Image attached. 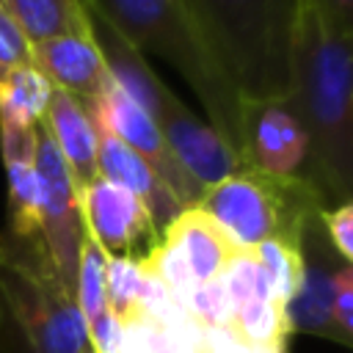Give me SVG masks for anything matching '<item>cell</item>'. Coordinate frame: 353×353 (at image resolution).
Masks as SVG:
<instances>
[{
  "mask_svg": "<svg viewBox=\"0 0 353 353\" xmlns=\"http://www.w3.org/2000/svg\"><path fill=\"white\" fill-rule=\"evenodd\" d=\"M317 218H320L323 234L331 243V248L336 251V256L350 265L353 262V204L342 201V204L325 207V210H320Z\"/></svg>",
  "mask_w": 353,
  "mask_h": 353,
  "instance_id": "603a6c76",
  "label": "cell"
},
{
  "mask_svg": "<svg viewBox=\"0 0 353 353\" xmlns=\"http://www.w3.org/2000/svg\"><path fill=\"white\" fill-rule=\"evenodd\" d=\"M83 232L108 256H127L146 262L160 245L163 232L154 226L149 210L124 188L97 176L77 193Z\"/></svg>",
  "mask_w": 353,
  "mask_h": 353,
  "instance_id": "52a82bcc",
  "label": "cell"
},
{
  "mask_svg": "<svg viewBox=\"0 0 353 353\" xmlns=\"http://www.w3.org/2000/svg\"><path fill=\"white\" fill-rule=\"evenodd\" d=\"M85 110L91 113L99 132L113 135L116 141H121L124 146L138 152L157 171V176L168 185V190L176 196V201L182 207H193L199 201L201 188H196L188 179V174L176 165V160L171 157V152L163 141V132H160L157 121L141 105H135L127 94H121L110 83V77H108L105 88L99 91V97Z\"/></svg>",
  "mask_w": 353,
  "mask_h": 353,
  "instance_id": "ba28073f",
  "label": "cell"
},
{
  "mask_svg": "<svg viewBox=\"0 0 353 353\" xmlns=\"http://www.w3.org/2000/svg\"><path fill=\"white\" fill-rule=\"evenodd\" d=\"M157 127L163 132V141L171 157L188 174V179L196 188H201V193L210 185L226 179L229 174L245 168L243 157L176 94L168 99V105L157 116Z\"/></svg>",
  "mask_w": 353,
  "mask_h": 353,
  "instance_id": "8fae6325",
  "label": "cell"
},
{
  "mask_svg": "<svg viewBox=\"0 0 353 353\" xmlns=\"http://www.w3.org/2000/svg\"><path fill=\"white\" fill-rule=\"evenodd\" d=\"M30 50H33V66L55 88L74 97L85 108L99 97V91L108 83V72L91 33L44 39L30 44Z\"/></svg>",
  "mask_w": 353,
  "mask_h": 353,
  "instance_id": "7c38bea8",
  "label": "cell"
},
{
  "mask_svg": "<svg viewBox=\"0 0 353 353\" xmlns=\"http://www.w3.org/2000/svg\"><path fill=\"white\" fill-rule=\"evenodd\" d=\"M97 174L127 193H132L152 215L154 226L165 232L174 218L185 210L176 196L168 190V185L157 176V171L130 146L116 141L113 135L99 132V146H97Z\"/></svg>",
  "mask_w": 353,
  "mask_h": 353,
  "instance_id": "4fadbf2b",
  "label": "cell"
},
{
  "mask_svg": "<svg viewBox=\"0 0 353 353\" xmlns=\"http://www.w3.org/2000/svg\"><path fill=\"white\" fill-rule=\"evenodd\" d=\"M185 312L204 328H215V331H229V323H232V312H229V298H226V290H223V281L215 279V281H207V284H199L188 303H185Z\"/></svg>",
  "mask_w": 353,
  "mask_h": 353,
  "instance_id": "7402d4cb",
  "label": "cell"
},
{
  "mask_svg": "<svg viewBox=\"0 0 353 353\" xmlns=\"http://www.w3.org/2000/svg\"><path fill=\"white\" fill-rule=\"evenodd\" d=\"M3 165L8 179L6 234L25 243H41V182L36 174V160H11Z\"/></svg>",
  "mask_w": 353,
  "mask_h": 353,
  "instance_id": "ac0fdd59",
  "label": "cell"
},
{
  "mask_svg": "<svg viewBox=\"0 0 353 353\" xmlns=\"http://www.w3.org/2000/svg\"><path fill=\"white\" fill-rule=\"evenodd\" d=\"M36 138H39V124L36 127L0 124V154H3V163L36 160Z\"/></svg>",
  "mask_w": 353,
  "mask_h": 353,
  "instance_id": "484cf974",
  "label": "cell"
},
{
  "mask_svg": "<svg viewBox=\"0 0 353 353\" xmlns=\"http://www.w3.org/2000/svg\"><path fill=\"white\" fill-rule=\"evenodd\" d=\"M199 207L237 251H254L265 240L301 243V234L320 210L334 207L306 176H268L240 168L210 185Z\"/></svg>",
  "mask_w": 353,
  "mask_h": 353,
  "instance_id": "277c9868",
  "label": "cell"
},
{
  "mask_svg": "<svg viewBox=\"0 0 353 353\" xmlns=\"http://www.w3.org/2000/svg\"><path fill=\"white\" fill-rule=\"evenodd\" d=\"M312 6L339 30L353 33V0H312Z\"/></svg>",
  "mask_w": 353,
  "mask_h": 353,
  "instance_id": "4316f807",
  "label": "cell"
},
{
  "mask_svg": "<svg viewBox=\"0 0 353 353\" xmlns=\"http://www.w3.org/2000/svg\"><path fill=\"white\" fill-rule=\"evenodd\" d=\"M163 237L171 240L174 248L182 254L196 284L221 279L229 259L237 254V248L226 240V234L199 207H185L174 218V223L163 232Z\"/></svg>",
  "mask_w": 353,
  "mask_h": 353,
  "instance_id": "9a60e30c",
  "label": "cell"
},
{
  "mask_svg": "<svg viewBox=\"0 0 353 353\" xmlns=\"http://www.w3.org/2000/svg\"><path fill=\"white\" fill-rule=\"evenodd\" d=\"M30 63H33V50H30L28 36L17 28V22L0 6V83L6 80L11 69L30 66Z\"/></svg>",
  "mask_w": 353,
  "mask_h": 353,
  "instance_id": "cb8c5ba5",
  "label": "cell"
},
{
  "mask_svg": "<svg viewBox=\"0 0 353 353\" xmlns=\"http://www.w3.org/2000/svg\"><path fill=\"white\" fill-rule=\"evenodd\" d=\"M353 33L334 28L312 0H295L284 99L298 116L309 154L303 176L325 201L353 196Z\"/></svg>",
  "mask_w": 353,
  "mask_h": 353,
  "instance_id": "6da1fadb",
  "label": "cell"
},
{
  "mask_svg": "<svg viewBox=\"0 0 353 353\" xmlns=\"http://www.w3.org/2000/svg\"><path fill=\"white\" fill-rule=\"evenodd\" d=\"M141 290H143V265L127 256H108L105 259V298L110 314L127 328L141 314Z\"/></svg>",
  "mask_w": 353,
  "mask_h": 353,
  "instance_id": "ffe728a7",
  "label": "cell"
},
{
  "mask_svg": "<svg viewBox=\"0 0 353 353\" xmlns=\"http://www.w3.org/2000/svg\"><path fill=\"white\" fill-rule=\"evenodd\" d=\"M243 163L268 176H303L306 132L284 97L243 99L240 108Z\"/></svg>",
  "mask_w": 353,
  "mask_h": 353,
  "instance_id": "9c48e42d",
  "label": "cell"
},
{
  "mask_svg": "<svg viewBox=\"0 0 353 353\" xmlns=\"http://www.w3.org/2000/svg\"><path fill=\"white\" fill-rule=\"evenodd\" d=\"M143 55L165 61L199 97L204 121L243 157L240 94L204 39L188 0H91Z\"/></svg>",
  "mask_w": 353,
  "mask_h": 353,
  "instance_id": "7a4b0ae2",
  "label": "cell"
},
{
  "mask_svg": "<svg viewBox=\"0 0 353 353\" xmlns=\"http://www.w3.org/2000/svg\"><path fill=\"white\" fill-rule=\"evenodd\" d=\"M105 259L108 254L91 237H83L77 256V276H74V301L85 320V331L110 317L105 298Z\"/></svg>",
  "mask_w": 353,
  "mask_h": 353,
  "instance_id": "d6986e66",
  "label": "cell"
},
{
  "mask_svg": "<svg viewBox=\"0 0 353 353\" xmlns=\"http://www.w3.org/2000/svg\"><path fill=\"white\" fill-rule=\"evenodd\" d=\"M0 6L30 44L55 36L88 33L83 0H0Z\"/></svg>",
  "mask_w": 353,
  "mask_h": 353,
  "instance_id": "2e32d148",
  "label": "cell"
},
{
  "mask_svg": "<svg viewBox=\"0 0 353 353\" xmlns=\"http://www.w3.org/2000/svg\"><path fill=\"white\" fill-rule=\"evenodd\" d=\"M243 99L284 97L295 0H188Z\"/></svg>",
  "mask_w": 353,
  "mask_h": 353,
  "instance_id": "3957f363",
  "label": "cell"
},
{
  "mask_svg": "<svg viewBox=\"0 0 353 353\" xmlns=\"http://www.w3.org/2000/svg\"><path fill=\"white\" fill-rule=\"evenodd\" d=\"M83 353H94V350H91V347H88V350H83Z\"/></svg>",
  "mask_w": 353,
  "mask_h": 353,
  "instance_id": "83f0119b",
  "label": "cell"
},
{
  "mask_svg": "<svg viewBox=\"0 0 353 353\" xmlns=\"http://www.w3.org/2000/svg\"><path fill=\"white\" fill-rule=\"evenodd\" d=\"M44 130L50 132L58 154L63 157L77 193L88 188L97 174V146H99V127L94 124L91 113L83 102L63 94L61 88L52 91L50 108L44 113Z\"/></svg>",
  "mask_w": 353,
  "mask_h": 353,
  "instance_id": "5bb4252c",
  "label": "cell"
},
{
  "mask_svg": "<svg viewBox=\"0 0 353 353\" xmlns=\"http://www.w3.org/2000/svg\"><path fill=\"white\" fill-rule=\"evenodd\" d=\"M331 314L339 334L350 342L353 336V265H339L331 281Z\"/></svg>",
  "mask_w": 353,
  "mask_h": 353,
  "instance_id": "d4e9b609",
  "label": "cell"
},
{
  "mask_svg": "<svg viewBox=\"0 0 353 353\" xmlns=\"http://www.w3.org/2000/svg\"><path fill=\"white\" fill-rule=\"evenodd\" d=\"M55 85L30 63L17 66L0 83V124L36 127L44 121Z\"/></svg>",
  "mask_w": 353,
  "mask_h": 353,
  "instance_id": "e0dca14e",
  "label": "cell"
},
{
  "mask_svg": "<svg viewBox=\"0 0 353 353\" xmlns=\"http://www.w3.org/2000/svg\"><path fill=\"white\" fill-rule=\"evenodd\" d=\"M36 174L41 182V243L58 281L69 292H74L77 256L85 237L80 218V199L74 179L44 124H39V138H36Z\"/></svg>",
  "mask_w": 353,
  "mask_h": 353,
  "instance_id": "8992f818",
  "label": "cell"
},
{
  "mask_svg": "<svg viewBox=\"0 0 353 353\" xmlns=\"http://www.w3.org/2000/svg\"><path fill=\"white\" fill-rule=\"evenodd\" d=\"M0 309L8 312L30 353H83L88 350L85 320L44 251L0 234Z\"/></svg>",
  "mask_w": 353,
  "mask_h": 353,
  "instance_id": "5b68a950",
  "label": "cell"
},
{
  "mask_svg": "<svg viewBox=\"0 0 353 353\" xmlns=\"http://www.w3.org/2000/svg\"><path fill=\"white\" fill-rule=\"evenodd\" d=\"M254 256L276 295V301L281 306H287V301L295 295L298 284H301V270H303V259H301V243H287V240H265L254 248Z\"/></svg>",
  "mask_w": 353,
  "mask_h": 353,
  "instance_id": "44dd1931",
  "label": "cell"
},
{
  "mask_svg": "<svg viewBox=\"0 0 353 353\" xmlns=\"http://www.w3.org/2000/svg\"><path fill=\"white\" fill-rule=\"evenodd\" d=\"M301 259H303L301 284L284 306L287 334H312V336H323L350 347V342L339 334L331 314V281L336 268L345 262L336 256V251L325 240L320 218L309 221L301 234Z\"/></svg>",
  "mask_w": 353,
  "mask_h": 353,
  "instance_id": "30bf717a",
  "label": "cell"
}]
</instances>
